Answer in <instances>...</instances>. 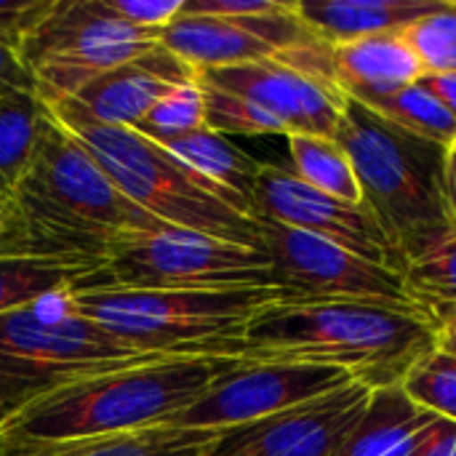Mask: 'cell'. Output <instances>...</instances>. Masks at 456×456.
I'll return each mask as SVG.
<instances>
[{
    "instance_id": "e0dca14e",
    "label": "cell",
    "mask_w": 456,
    "mask_h": 456,
    "mask_svg": "<svg viewBox=\"0 0 456 456\" xmlns=\"http://www.w3.org/2000/svg\"><path fill=\"white\" fill-rule=\"evenodd\" d=\"M329 67L334 83L353 102L387 96L425 77L403 29L329 45Z\"/></svg>"
},
{
    "instance_id": "f1b7e54d",
    "label": "cell",
    "mask_w": 456,
    "mask_h": 456,
    "mask_svg": "<svg viewBox=\"0 0 456 456\" xmlns=\"http://www.w3.org/2000/svg\"><path fill=\"white\" fill-rule=\"evenodd\" d=\"M425 75H456V0L403 29Z\"/></svg>"
},
{
    "instance_id": "9c48e42d",
    "label": "cell",
    "mask_w": 456,
    "mask_h": 456,
    "mask_svg": "<svg viewBox=\"0 0 456 456\" xmlns=\"http://www.w3.org/2000/svg\"><path fill=\"white\" fill-rule=\"evenodd\" d=\"M94 281L128 289L275 286L273 262L265 248L174 224L131 232L110 243L104 273Z\"/></svg>"
},
{
    "instance_id": "4dcf8cb0",
    "label": "cell",
    "mask_w": 456,
    "mask_h": 456,
    "mask_svg": "<svg viewBox=\"0 0 456 456\" xmlns=\"http://www.w3.org/2000/svg\"><path fill=\"white\" fill-rule=\"evenodd\" d=\"M53 0H0V40L19 51L21 40L51 11Z\"/></svg>"
},
{
    "instance_id": "d6986e66",
    "label": "cell",
    "mask_w": 456,
    "mask_h": 456,
    "mask_svg": "<svg viewBox=\"0 0 456 456\" xmlns=\"http://www.w3.org/2000/svg\"><path fill=\"white\" fill-rule=\"evenodd\" d=\"M104 273V259L77 254H0V313L56 291H75Z\"/></svg>"
},
{
    "instance_id": "603a6c76",
    "label": "cell",
    "mask_w": 456,
    "mask_h": 456,
    "mask_svg": "<svg viewBox=\"0 0 456 456\" xmlns=\"http://www.w3.org/2000/svg\"><path fill=\"white\" fill-rule=\"evenodd\" d=\"M214 436L216 433L208 430H182L163 425L80 444L0 449V456H203Z\"/></svg>"
},
{
    "instance_id": "cb8c5ba5",
    "label": "cell",
    "mask_w": 456,
    "mask_h": 456,
    "mask_svg": "<svg viewBox=\"0 0 456 456\" xmlns=\"http://www.w3.org/2000/svg\"><path fill=\"white\" fill-rule=\"evenodd\" d=\"M286 142H289L291 171L302 182L339 200L363 203L355 166L347 150L339 144V139L294 134V136H286Z\"/></svg>"
},
{
    "instance_id": "d4e9b609",
    "label": "cell",
    "mask_w": 456,
    "mask_h": 456,
    "mask_svg": "<svg viewBox=\"0 0 456 456\" xmlns=\"http://www.w3.org/2000/svg\"><path fill=\"white\" fill-rule=\"evenodd\" d=\"M358 104L369 107L374 115H379L390 126L401 128L403 134H411V136L438 144L444 150L454 147L456 120L422 83H414L395 94L358 102Z\"/></svg>"
},
{
    "instance_id": "ac0fdd59",
    "label": "cell",
    "mask_w": 456,
    "mask_h": 456,
    "mask_svg": "<svg viewBox=\"0 0 456 456\" xmlns=\"http://www.w3.org/2000/svg\"><path fill=\"white\" fill-rule=\"evenodd\" d=\"M444 5L446 0H297L299 16L326 45L401 32Z\"/></svg>"
},
{
    "instance_id": "2e32d148",
    "label": "cell",
    "mask_w": 456,
    "mask_h": 456,
    "mask_svg": "<svg viewBox=\"0 0 456 456\" xmlns=\"http://www.w3.org/2000/svg\"><path fill=\"white\" fill-rule=\"evenodd\" d=\"M195 80L198 69L158 43L83 86L72 102H77L99 123L136 128L166 94Z\"/></svg>"
},
{
    "instance_id": "8992f818",
    "label": "cell",
    "mask_w": 456,
    "mask_h": 456,
    "mask_svg": "<svg viewBox=\"0 0 456 456\" xmlns=\"http://www.w3.org/2000/svg\"><path fill=\"white\" fill-rule=\"evenodd\" d=\"M337 139L355 166L363 203L395 243L403 270L454 238L456 219L444 190L449 150L403 134L353 99Z\"/></svg>"
},
{
    "instance_id": "277c9868",
    "label": "cell",
    "mask_w": 456,
    "mask_h": 456,
    "mask_svg": "<svg viewBox=\"0 0 456 456\" xmlns=\"http://www.w3.org/2000/svg\"><path fill=\"white\" fill-rule=\"evenodd\" d=\"M75 307L136 355H240L248 321L270 302L286 299L278 286L230 289H128L91 281L72 291Z\"/></svg>"
},
{
    "instance_id": "7c38bea8",
    "label": "cell",
    "mask_w": 456,
    "mask_h": 456,
    "mask_svg": "<svg viewBox=\"0 0 456 456\" xmlns=\"http://www.w3.org/2000/svg\"><path fill=\"white\" fill-rule=\"evenodd\" d=\"M350 382L355 379L339 369L238 361L195 403L179 411L168 428L222 433L323 398Z\"/></svg>"
},
{
    "instance_id": "8fae6325",
    "label": "cell",
    "mask_w": 456,
    "mask_h": 456,
    "mask_svg": "<svg viewBox=\"0 0 456 456\" xmlns=\"http://www.w3.org/2000/svg\"><path fill=\"white\" fill-rule=\"evenodd\" d=\"M259 222L262 248L273 262L275 286L286 299L302 302H374L411 307L403 275L318 235L286 227L273 219Z\"/></svg>"
},
{
    "instance_id": "4fadbf2b",
    "label": "cell",
    "mask_w": 456,
    "mask_h": 456,
    "mask_svg": "<svg viewBox=\"0 0 456 456\" xmlns=\"http://www.w3.org/2000/svg\"><path fill=\"white\" fill-rule=\"evenodd\" d=\"M254 214L331 240L355 256L403 275V262L366 203H347L302 182L291 168L262 163L254 187Z\"/></svg>"
},
{
    "instance_id": "9a60e30c",
    "label": "cell",
    "mask_w": 456,
    "mask_h": 456,
    "mask_svg": "<svg viewBox=\"0 0 456 456\" xmlns=\"http://www.w3.org/2000/svg\"><path fill=\"white\" fill-rule=\"evenodd\" d=\"M369 398L371 387L350 382L323 398L216 433L203 456H331Z\"/></svg>"
},
{
    "instance_id": "ffe728a7",
    "label": "cell",
    "mask_w": 456,
    "mask_h": 456,
    "mask_svg": "<svg viewBox=\"0 0 456 456\" xmlns=\"http://www.w3.org/2000/svg\"><path fill=\"white\" fill-rule=\"evenodd\" d=\"M436 414L417 406L401 385L371 390V398L353 425V430L345 436L339 449L331 456H385L395 446H401L406 438H411L417 430H422L428 422H433Z\"/></svg>"
},
{
    "instance_id": "e575fe53",
    "label": "cell",
    "mask_w": 456,
    "mask_h": 456,
    "mask_svg": "<svg viewBox=\"0 0 456 456\" xmlns=\"http://www.w3.org/2000/svg\"><path fill=\"white\" fill-rule=\"evenodd\" d=\"M456 120V75H425L419 80Z\"/></svg>"
},
{
    "instance_id": "3957f363",
    "label": "cell",
    "mask_w": 456,
    "mask_h": 456,
    "mask_svg": "<svg viewBox=\"0 0 456 456\" xmlns=\"http://www.w3.org/2000/svg\"><path fill=\"white\" fill-rule=\"evenodd\" d=\"M11 206L24 254L104 259L118 238L166 224L131 203L53 115Z\"/></svg>"
},
{
    "instance_id": "52a82bcc",
    "label": "cell",
    "mask_w": 456,
    "mask_h": 456,
    "mask_svg": "<svg viewBox=\"0 0 456 456\" xmlns=\"http://www.w3.org/2000/svg\"><path fill=\"white\" fill-rule=\"evenodd\" d=\"M131 358L142 355L86 318L72 291L0 313V422L75 379Z\"/></svg>"
},
{
    "instance_id": "8d00e7d4",
    "label": "cell",
    "mask_w": 456,
    "mask_h": 456,
    "mask_svg": "<svg viewBox=\"0 0 456 456\" xmlns=\"http://www.w3.org/2000/svg\"><path fill=\"white\" fill-rule=\"evenodd\" d=\"M446 456H456V438H454V444L449 446V452H446Z\"/></svg>"
},
{
    "instance_id": "d590c367",
    "label": "cell",
    "mask_w": 456,
    "mask_h": 456,
    "mask_svg": "<svg viewBox=\"0 0 456 456\" xmlns=\"http://www.w3.org/2000/svg\"><path fill=\"white\" fill-rule=\"evenodd\" d=\"M444 190H446V200L449 208L456 219V150L446 152V166H444Z\"/></svg>"
},
{
    "instance_id": "74e56055",
    "label": "cell",
    "mask_w": 456,
    "mask_h": 456,
    "mask_svg": "<svg viewBox=\"0 0 456 456\" xmlns=\"http://www.w3.org/2000/svg\"><path fill=\"white\" fill-rule=\"evenodd\" d=\"M452 150H456V142H454V147H452Z\"/></svg>"
},
{
    "instance_id": "7402d4cb",
    "label": "cell",
    "mask_w": 456,
    "mask_h": 456,
    "mask_svg": "<svg viewBox=\"0 0 456 456\" xmlns=\"http://www.w3.org/2000/svg\"><path fill=\"white\" fill-rule=\"evenodd\" d=\"M160 147H166L187 168H192L195 174H200L203 179H208L227 195H232L246 211L254 214L251 195H254V187H256V179L262 171V160L238 150L227 136H222L211 128L192 131V134L174 139L168 144H160Z\"/></svg>"
},
{
    "instance_id": "83f0119b",
    "label": "cell",
    "mask_w": 456,
    "mask_h": 456,
    "mask_svg": "<svg viewBox=\"0 0 456 456\" xmlns=\"http://www.w3.org/2000/svg\"><path fill=\"white\" fill-rule=\"evenodd\" d=\"M200 128H206V104H203L200 80H195V83L179 86L171 94H166L142 118V123L134 131H139L142 136H147L158 144H168V142L182 139Z\"/></svg>"
},
{
    "instance_id": "44dd1931",
    "label": "cell",
    "mask_w": 456,
    "mask_h": 456,
    "mask_svg": "<svg viewBox=\"0 0 456 456\" xmlns=\"http://www.w3.org/2000/svg\"><path fill=\"white\" fill-rule=\"evenodd\" d=\"M48 123L51 107L37 91L0 88V200L11 203Z\"/></svg>"
},
{
    "instance_id": "5bb4252c",
    "label": "cell",
    "mask_w": 456,
    "mask_h": 456,
    "mask_svg": "<svg viewBox=\"0 0 456 456\" xmlns=\"http://www.w3.org/2000/svg\"><path fill=\"white\" fill-rule=\"evenodd\" d=\"M198 77L254 102L281 120L289 136L305 134L337 139L350 102L334 80L281 59L206 69L198 72Z\"/></svg>"
},
{
    "instance_id": "4316f807",
    "label": "cell",
    "mask_w": 456,
    "mask_h": 456,
    "mask_svg": "<svg viewBox=\"0 0 456 456\" xmlns=\"http://www.w3.org/2000/svg\"><path fill=\"white\" fill-rule=\"evenodd\" d=\"M200 80V77H198ZM203 104H206V128L227 136V134H243V136H289L286 126L275 120L270 112L256 107L254 102L222 91L216 86H208L200 80Z\"/></svg>"
},
{
    "instance_id": "836d02e7",
    "label": "cell",
    "mask_w": 456,
    "mask_h": 456,
    "mask_svg": "<svg viewBox=\"0 0 456 456\" xmlns=\"http://www.w3.org/2000/svg\"><path fill=\"white\" fill-rule=\"evenodd\" d=\"M422 310L428 313V321L433 326L436 350L456 358V305H433Z\"/></svg>"
},
{
    "instance_id": "6da1fadb",
    "label": "cell",
    "mask_w": 456,
    "mask_h": 456,
    "mask_svg": "<svg viewBox=\"0 0 456 456\" xmlns=\"http://www.w3.org/2000/svg\"><path fill=\"white\" fill-rule=\"evenodd\" d=\"M430 350L436 337L419 305L275 299L248 321L238 361L339 369L379 390L401 385Z\"/></svg>"
},
{
    "instance_id": "5b68a950",
    "label": "cell",
    "mask_w": 456,
    "mask_h": 456,
    "mask_svg": "<svg viewBox=\"0 0 456 456\" xmlns=\"http://www.w3.org/2000/svg\"><path fill=\"white\" fill-rule=\"evenodd\" d=\"M48 107L112 184L142 211L174 227L262 248L256 216L158 142L134 128L99 123L72 99L48 102Z\"/></svg>"
},
{
    "instance_id": "ba28073f",
    "label": "cell",
    "mask_w": 456,
    "mask_h": 456,
    "mask_svg": "<svg viewBox=\"0 0 456 456\" xmlns=\"http://www.w3.org/2000/svg\"><path fill=\"white\" fill-rule=\"evenodd\" d=\"M160 32L118 16L110 0H53L21 40L19 56L45 102L72 99L83 86L158 45Z\"/></svg>"
},
{
    "instance_id": "484cf974",
    "label": "cell",
    "mask_w": 456,
    "mask_h": 456,
    "mask_svg": "<svg viewBox=\"0 0 456 456\" xmlns=\"http://www.w3.org/2000/svg\"><path fill=\"white\" fill-rule=\"evenodd\" d=\"M401 390L425 411L456 425V358L430 350L401 379Z\"/></svg>"
},
{
    "instance_id": "30bf717a",
    "label": "cell",
    "mask_w": 456,
    "mask_h": 456,
    "mask_svg": "<svg viewBox=\"0 0 456 456\" xmlns=\"http://www.w3.org/2000/svg\"><path fill=\"white\" fill-rule=\"evenodd\" d=\"M158 43L182 56L198 72L281 59L334 80L329 45L299 16L297 0H278L273 11L259 16L219 19L179 13L160 32Z\"/></svg>"
},
{
    "instance_id": "7a4b0ae2",
    "label": "cell",
    "mask_w": 456,
    "mask_h": 456,
    "mask_svg": "<svg viewBox=\"0 0 456 456\" xmlns=\"http://www.w3.org/2000/svg\"><path fill=\"white\" fill-rule=\"evenodd\" d=\"M235 358H131L75 379L0 422V449L59 446L168 425L195 403Z\"/></svg>"
},
{
    "instance_id": "1f68e13d",
    "label": "cell",
    "mask_w": 456,
    "mask_h": 456,
    "mask_svg": "<svg viewBox=\"0 0 456 456\" xmlns=\"http://www.w3.org/2000/svg\"><path fill=\"white\" fill-rule=\"evenodd\" d=\"M120 19L139 29L163 32L182 11L184 0H110Z\"/></svg>"
},
{
    "instance_id": "f546056e",
    "label": "cell",
    "mask_w": 456,
    "mask_h": 456,
    "mask_svg": "<svg viewBox=\"0 0 456 456\" xmlns=\"http://www.w3.org/2000/svg\"><path fill=\"white\" fill-rule=\"evenodd\" d=\"M403 286L409 299L419 307L456 305V235L422 259L409 262Z\"/></svg>"
},
{
    "instance_id": "d6a6232c",
    "label": "cell",
    "mask_w": 456,
    "mask_h": 456,
    "mask_svg": "<svg viewBox=\"0 0 456 456\" xmlns=\"http://www.w3.org/2000/svg\"><path fill=\"white\" fill-rule=\"evenodd\" d=\"M0 88H24L37 91V80L29 67L21 61L19 51L0 40ZM40 94V91H37Z\"/></svg>"
}]
</instances>
